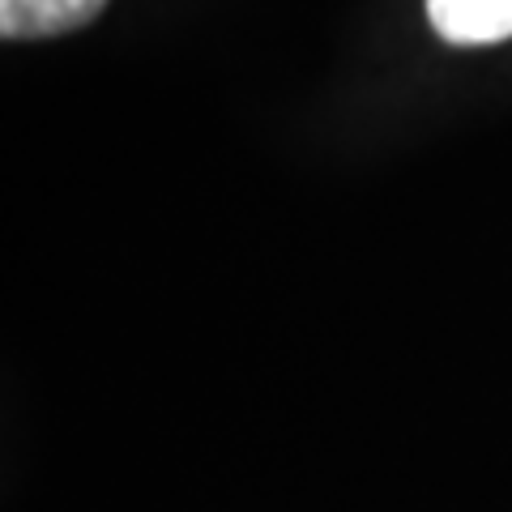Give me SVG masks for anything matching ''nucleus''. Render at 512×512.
Masks as SVG:
<instances>
[{"mask_svg":"<svg viewBox=\"0 0 512 512\" xmlns=\"http://www.w3.org/2000/svg\"><path fill=\"white\" fill-rule=\"evenodd\" d=\"M427 22L444 43L487 47L512 39V0H427Z\"/></svg>","mask_w":512,"mask_h":512,"instance_id":"f257e3e1","label":"nucleus"},{"mask_svg":"<svg viewBox=\"0 0 512 512\" xmlns=\"http://www.w3.org/2000/svg\"><path fill=\"white\" fill-rule=\"evenodd\" d=\"M107 0H0V35L5 39H47L82 30L103 13Z\"/></svg>","mask_w":512,"mask_h":512,"instance_id":"f03ea898","label":"nucleus"}]
</instances>
